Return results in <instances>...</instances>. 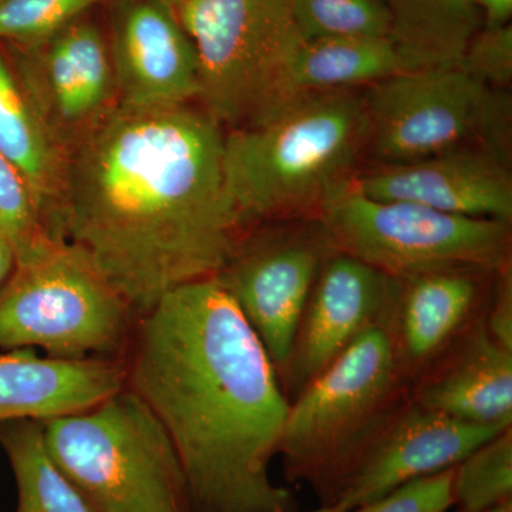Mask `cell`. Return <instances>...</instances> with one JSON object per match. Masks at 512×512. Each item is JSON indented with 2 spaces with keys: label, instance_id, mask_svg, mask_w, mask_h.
<instances>
[{
  "label": "cell",
  "instance_id": "obj_1",
  "mask_svg": "<svg viewBox=\"0 0 512 512\" xmlns=\"http://www.w3.org/2000/svg\"><path fill=\"white\" fill-rule=\"evenodd\" d=\"M224 137L191 104H116L69 151L64 239L138 318L214 278L247 234L225 185Z\"/></svg>",
  "mask_w": 512,
  "mask_h": 512
},
{
  "label": "cell",
  "instance_id": "obj_2",
  "mask_svg": "<svg viewBox=\"0 0 512 512\" xmlns=\"http://www.w3.org/2000/svg\"><path fill=\"white\" fill-rule=\"evenodd\" d=\"M126 387L180 457L191 512H295L269 476L288 416L261 340L214 278L165 293L137 319Z\"/></svg>",
  "mask_w": 512,
  "mask_h": 512
},
{
  "label": "cell",
  "instance_id": "obj_3",
  "mask_svg": "<svg viewBox=\"0 0 512 512\" xmlns=\"http://www.w3.org/2000/svg\"><path fill=\"white\" fill-rule=\"evenodd\" d=\"M363 90L298 94L264 119L225 131V185L247 234L272 222L318 220L349 187L366 157Z\"/></svg>",
  "mask_w": 512,
  "mask_h": 512
},
{
  "label": "cell",
  "instance_id": "obj_4",
  "mask_svg": "<svg viewBox=\"0 0 512 512\" xmlns=\"http://www.w3.org/2000/svg\"><path fill=\"white\" fill-rule=\"evenodd\" d=\"M390 322L366 330L289 402L278 454L286 480L308 484L320 505L336 504L363 448L410 399Z\"/></svg>",
  "mask_w": 512,
  "mask_h": 512
},
{
  "label": "cell",
  "instance_id": "obj_5",
  "mask_svg": "<svg viewBox=\"0 0 512 512\" xmlns=\"http://www.w3.org/2000/svg\"><path fill=\"white\" fill-rule=\"evenodd\" d=\"M47 453L92 512H191L163 424L124 387L86 412L42 421Z\"/></svg>",
  "mask_w": 512,
  "mask_h": 512
},
{
  "label": "cell",
  "instance_id": "obj_6",
  "mask_svg": "<svg viewBox=\"0 0 512 512\" xmlns=\"http://www.w3.org/2000/svg\"><path fill=\"white\" fill-rule=\"evenodd\" d=\"M138 316L79 248L62 242L0 286V349L124 359Z\"/></svg>",
  "mask_w": 512,
  "mask_h": 512
},
{
  "label": "cell",
  "instance_id": "obj_7",
  "mask_svg": "<svg viewBox=\"0 0 512 512\" xmlns=\"http://www.w3.org/2000/svg\"><path fill=\"white\" fill-rule=\"evenodd\" d=\"M295 0H185L175 15L197 52L201 109L225 131L284 103L286 73L303 40Z\"/></svg>",
  "mask_w": 512,
  "mask_h": 512
},
{
  "label": "cell",
  "instance_id": "obj_8",
  "mask_svg": "<svg viewBox=\"0 0 512 512\" xmlns=\"http://www.w3.org/2000/svg\"><path fill=\"white\" fill-rule=\"evenodd\" d=\"M333 252L392 279L443 268L495 274L511 259L510 222L447 214L407 201L375 200L346 190L318 217Z\"/></svg>",
  "mask_w": 512,
  "mask_h": 512
},
{
  "label": "cell",
  "instance_id": "obj_9",
  "mask_svg": "<svg viewBox=\"0 0 512 512\" xmlns=\"http://www.w3.org/2000/svg\"><path fill=\"white\" fill-rule=\"evenodd\" d=\"M366 157L414 163L471 146H507L510 101L461 66L407 70L363 90Z\"/></svg>",
  "mask_w": 512,
  "mask_h": 512
},
{
  "label": "cell",
  "instance_id": "obj_10",
  "mask_svg": "<svg viewBox=\"0 0 512 512\" xmlns=\"http://www.w3.org/2000/svg\"><path fill=\"white\" fill-rule=\"evenodd\" d=\"M333 254L318 220L272 222L244 235L214 276L284 372L306 303Z\"/></svg>",
  "mask_w": 512,
  "mask_h": 512
},
{
  "label": "cell",
  "instance_id": "obj_11",
  "mask_svg": "<svg viewBox=\"0 0 512 512\" xmlns=\"http://www.w3.org/2000/svg\"><path fill=\"white\" fill-rule=\"evenodd\" d=\"M397 289L396 279L352 256L326 259L279 375L289 402L366 330L392 320Z\"/></svg>",
  "mask_w": 512,
  "mask_h": 512
},
{
  "label": "cell",
  "instance_id": "obj_12",
  "mask_svg": "<svg viewBox=\"0 0 512 512\" xmlns=\"http://www.w3.org/2000/svg\"><path fill=\"white\" fill-rule=\"evenodd\" d=\"M19 53L20 83L69 154L119 104L109 46L97 26L80 19Z\"/></svg>",
  "mask_w": 512,
  "mask_h": 512
},
{
  "label": "cell",
  "instance_id": "obj_13",
  "mask_svg": "<svg viewBox=\"0 0 512 512\" xmlns=\"http://www.w3.org/2000/svg\"><path fill=\"white\" fill-rule=\"evenodd\" d=\"M505 429L451 419L410 396L363 448L335 505L353 512L410 481L457 466Z\"/></svg>",
  "mask_w": 512,
  "mask_h": 512
},
{
  "label": "cell",
  "instance_id": "obj_14",
  "mask_svg": "<svg viewBox=\"0 0 512 512\" xmlns=\"http://www.w3.org/2000/svg\"><path fill=\"white\" fill-rule=\"evenodd\" d=\"M352 187L375 200L407 201L468 218L512 221L507 146H471L414 163L359 171Z\"/></svg>",
  "mask_w": 512,
  "mask_h": 512
},
{
  "label": "cell",
  "instance_id": "obj_15",
  "mask_svg": "<svg viewBox=\"0 0 512 512\" xmlns=\"http://www.w3.org/2000/svg\"><path fill=\"white\" fill-rule=\"evenodd\" d=\"M109 49L119 104L163 107L198 100L197 52L174 9L161 0H119Z\"/></svg>",
  "mask_w": 512,
  "mask_h": 512
},
{
  "label": "cell",
  "instance_id": "obj_16",
  "mask_svg": "<svg viewBox=\"0 0 512 512\" xmlns=\"http://www.w3.org/2000/svg\"><path fill=\"white\" fill-rule=\"evenodd\" d=\"M126 379L124 359H53L32 348L0 353V430L86 412L124 389Z\"/></svg>",
  "mask_w": 512,
  "mask_h": 512
},
{
  "label": "cell",
  "instance_id": "obj_17",
  "mask_svg": "<svg viewBox=\"0 0 512 512\" xmlns=\"http://www.w3.org/2000/svg\"><path fill=\"white\" fill-rule=\"evenodd\" d=\"M410 396L426 409L487 427L512 426V349L494 339L478 318L412 384Z\"/></svg>",
  "mask_w": 512,
  "mask_h": 512
},
{
  "label": "cell",
  "instance_id": "obj_18",
  "mask_svg": "<svg viewBox=\"0 0 512 512\" xmlns=\"http://www.w3.org/2000/svg\"><path fill=\"white\" fill-rule=\"evenodd\" d=\"M484 274L488 272L474 268H443L396 279L399 289L390 325L410 386L478 319Z\"/></svg>",
  "mask_w": 512,
  "mask_h": 512
},
{
  "label": "cell",
  "instance_id": "obj_19",
  "mask_svg": "<svg viewBox=\"0 0 512 512\" xmlns=\"http://www.w3.org/2000/svg\"><path fill=\"white\" fill-rule=\"evenodd\" d=\"M0 154L28 181L52 237L63 232L67 151L32 103L15 69L0 55Z\"/></svg>",
  "mask_w": 512,
  "mask_h": 512
},
{
  "label": "cell",
  "instance_id": "obj_20",
  "mask_svg": "<svg viewBox=\"0 0 512 512\" xmlns=\"http://www.w3.org/2000/svg\"><path fill=\"white\" fill-rule=\"evenodd\" d=\"M413 70L389 37H329L303 42L286 73L284 101L303 93L363 90Z\"/></svg>",
  "mask_w": 512,
  "mask_h": 512
},
{
  "label": "cell",
  "instance_id": "obj_21",
  "mask_svg": "<svg viewBox=\"0 0 512 512\" xmlns=\"http://www.w3.org/2000/svg\"><path fill=\"white\" fill-rule=\"evenodd\" d=\"M393 45L413 69L460 66L478 33L474 0H384Z\"/></svg>",
  "mask_w": 512,
  "mask_h": 512
},
{
  "label": "cell",
  "instance_id": "obj_22",
  "mask_svg": "<svg viewBox=\"0 0 512 512\" xmlns=\"http://www.w3.org/2000/svg\"><path fill=\"white\" fill-rule=\"evenodd\" d=\"M0 446L18 485L16 512H92L47 453L42 421L6 424Z\"/></svg>",
  "mask_w": 512,
  "mask_h": 512
},
{
  "label": "cell",
  "instance_id": "obj_23",
  "mask_svg": "<svg viewBox=\"0 0 512 512\" xmlns=\"http://www.w3.org/2000/svg\"><path fill=\"white\" fill-rule=\"evenodd\" d=\"M453 500L461 512H484L512 503V427L454 466Z\"/></svg>",
  "mask_w": 512,
  "mask_h": 512
},
{
  "label": "cell",
  "instance_id": "obj_24",
  "mask_svg": "<svg viewBox=\"0 0 512 512\" xmlns=\"http://www.w3.org/2000/svg\"><path fill=\"white\" fill-rule=\"evenodd\" d=\"M0 237L12 247L16 265L35 261L62 242L47 228L35 195L18 168L0 154Z\"/></svg>",
  "mask_w": 512,
  "mask_h": 512
},
{
  "label": "cell",
  "instance_id": "obj_25",
  "mask_svg": "<svg viewBox=\"0 0 512 512\" xmlns=\"http://www.w3.org/2000/svg\"><path fill=\"white\" fill-rule=\"evenodd\" d=\"M296 28L303 42L329 37H389L384 0H295Z\"/></svg>",
  "mask_w": 512,
  "mask_h": 512
},
{
  "label": "cell",
  "instance_id": "obj_26",
  "mask_svg": "<svg viewBox=\"0 0 512 512\" xmlns=\"http://www.w3.org/2000/svg\"><path fill=\"white\" fill-rule=\"evenodd\" d=\"M103 0H0V40L26 49L67 28Z\"/></svg>",
  "mask_w": 512,
  "mask_h": 512
},
{
  "label": "cell",
  "instance_id": "obj_27",
  "mask_svg": "<svg viewBox=\"0 0 512 512\" xmlns=\"http://www.w3.org/2000/svg\"><path fill=\"white\" fill-rule=\"evenodd\" d=\"M454 467L396 488L355 512H447L454 507Z\"/></svg>",
  "mask_w": 512,
  "mask_h": 512
},
{
  "label": "cell",
  "instance_id": "obj_28",
  "mask_svg": "<svg viewBox=\"0 0 512 512\" xmlns=\"http://www.w3.org/2000/svg\"><path fill=\"white\" fill-rule=\"evenodd\" d=\"M460 66L495 89H507L512 82L511 25L488 26L477 33Z\"/></svg>",
  "mask_w": 512,
  "mask_h": 512
},
{
  "label": "cell",
  "instance_id": "obj_29",
  "mask_svg": "<svg viewBox=\"0 0 512 512\" xmlns=\"http://www.w3.org/2000/svg\"><path fill=\"white\" fill-rule=\"evenodd\" d=\"M493 306L484 313L485 325L497 342L512 349V274L511 265L500 272Z\"/></svg>",
  "mask_w": 512,
  "mask_h": 512
},
{
  "label": "cell",
  "instance_id": "obj_30",
  "mask_svg": "<svg viewBox=\"0 0 512 512\" xmlns=\"http://www.w3.org/2000/svg\"><path fill=\"white\" fill-rule=\"evenodd\" d=\"M478 9H484L488 26L504 25L512 13V0H477Z\"/></svg>",
  "mask_w": 512,
  "mask_h": 512
},
{
  "label": "cell",
  "instance_id": "obj_31",
  "mask_svg": "<svg viewBox=\"0 0 512 512\" xmlns=\"http://www.w3.org/2000/svg\"><path fill=\"white\" fill-rule=\"evenodd\" d=\"M16 265V256L12 247L0 237V286L5 284L6 279L12 274Z\"/></svg>",
  "mask_w": 512,
  "mask_h": 512
},
{
  "label": "cell",
  "instance_id": "obj_32",
  "mask_svg": "<svg viewBox=\"0 0 512 512\" xmlns=\"http://www.w3.org/2000/svg\"><path fill=\"white\" fill-rule=\"evenodd\" d=\"M308 512H346V510L345 508L340 507V505H320V507L316 508V510Z\"/></svg>",
  "mask_w": 512,
  "mask_h": 512
},
{
  "label": "cell",
  "instance_id": "obj_33",
  "mask_svg": "<svg viewBox=\"0 0 512 512\" xmlns=\"http://www.w3.org/2000/svg\"><path fill=\"white\" fill-rule=\"evenodd\" d=\"M461 512V511H457ZM484 512H512V503L501 505V507L493 508V510H488Z\"/></svg>",
  "mask_w": 512,
  "mask_h": 512
},
{
  "label": "cell",
  "instance_id": "obj_34",
  "mask_svg": "<svg viewBox=\"0 0 512 512\" xmlns=\"http://www.w3.org/2000/svg\"><path fill=\"white\" fill-rule=\"evenodd\" d=\"M161 2H164L165 5L170 6V8L174 9L175 12V9H177L178 6L181 5V3L185 2V0H161Z\"/></svg>",
  "mask_w": 512,
  "mask_h": 512
},
{
  "label": "cell",
  "instance_id": "obj_35",
  "mask_svg": "<svg viewBox=\"0 0 512 512\" xmlns=\"http://www.w3.org/2000/svg\"><path fill=\"white\" fill-rule=\"evenodd\" d=\"M474 2H476V5H477V0H474Z\"/></svg>",
  "mask_w": 512,
  "mask_h": 512
}]
</instances>
